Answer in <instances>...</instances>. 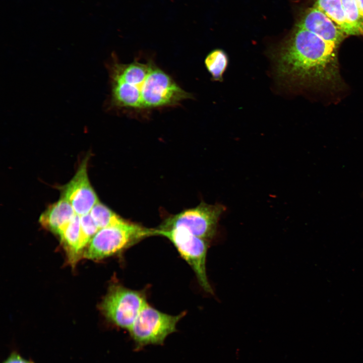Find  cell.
<instances>
[{"label": "cell", "instance_id": "15", "mask_svg": "<svg viewBox=\"0 0 363 363\" xmlns=\"http://www.w3.org/2000/svg\"><path fill=\"white\" fill-rule=\"evenodd\" d=\"M346 19L356 32L363 35V17L361 16L356 0H341Z\"/></svg>", "mask_w": 363, "mask_h": 363}, {"label": "cell", "instance_id": "8", "mask_svg": "<svg viewBox=\"0 0 363 363\" xmlns=\"http://www.w3.org/2000/svg\"><path fill=\"white\" fill-rule=\"evenodd\" d=\"M87 159L82 161L73 178L64 186L62 195V198L66 199L80 216L89 213L99 202L88 178Z\"/></svg>", "mask_w": 363, "mask_h": 363}, {"label": "cell", "instance_id": "10", "mask_svg": "<svg viewBox=\"0 0 363 363\" xmlns=\"http://www.w3.org/2000/svg\"><path fill=\"white\" fill-rule=\"evenodd\" d=\"M76 214L72 205L61 198L41 215L39 222L45 228L58 235Z\"/></svg>", "mask_w": 363, "mask_h": 363}, {"label": "cell", "instance_id": "9", "mask_svg": "<svg viewBox=\"0 0 363 363\" xmlns=\"http://www.w3.org/2000/svg\"><path fill=\"white\" fill-rule=\"evenodd\" d=\"M296 27L310 31L326 41L339 45L346 35L326 14L314 7L305 10Z\"/></svg>", "mask_w": 363, "mask_h": 363}, {"label": "cell", "instance_id": "7", "mask_svg": "<svg viewBox=\"0 0 363 363\" xmlns=\"http://www.w3.org/2000/svg\"><path fill=\"white\" fill-rule=\"evenodd\" d=\"M224 209L221 205H210L202 202L196 207L167 217L157 228L182 227L209 241L216 233L219 218Z\"/></svg>", "mask_w": 363, "mask_h": 363}, {"label": "cell", "instance_id": "14", "mask_svg": "<svg viewBox=\"0 0 363 363\" xmlns=\"http://www.w3.org/2000/svg\"><path fill=\"white\" fill-rule=\"evenodd\" d=\"M90 214L99 229L115 224L123 219L99 201L93 206Z\"/></svg>", "mask_w": 363, "mask_h": 363}, {"label": "cell", "instance_id": "13", "mask_svg": "<svg viewBox=\"0 0 363 363\" xmlns=\"http://www.w3.org/2000/svg\"><path fill=\"white\" fill-rule=\"evenodd\" d=\"M205 67L214 81H222L228 63L226 53L221 49H215L210 51L204 60Z\"/></svg>", "mask_w": 363, "mask_h": 363}, {"label": "cell", "instance_id": "12", "mask_svg": "<svg viewBox=\"0 0 363 363\" xmlns=\"http://www.w3.org/2000/svg\"><path fill=\"white\" fill-rule=\"evenodd\" d=\"M314 7L326 14L346 35H357L346 19L341 0H316Z\"/></svg>", "mask_w": 363, "mask_h": 363}, {"label": "cell", "instance_id": "18", "mask_svg": "<svg viewBox=\"0 0 363 363\" xmlns=\"http://www.w3.org/2000/svg\"><path fill=\"white\" fill-rule=\"evenodd\" d=\"M361 16L363 17V0H356Z\"/></svg>", "mask_w": 363, "mask_h": 363}, {"label": "cell", "instance_id": "17", "mask_svg": "<svg viewBox=\"0 0 363 363\" xmlns=\"http://www.w3.org/2000/svg\"><path fill=\"white\" fill-rule=\"evenodd\" d=\"M2 363H35L31 359L23 357L16 351H12Z\"/></svg>", "mask_w": 363, "mask_h": 363}, {"label": "cell", "instance_id": "2", "mask_svg": "<svg viewBox=\"0 0 363 363\" xmlns=\"http://www.w3.org/2000/svg\"><path fill=\"white\" fill-rule=\"evenodd\" d=\"M156 235L155 228H146L126 219L100 229L83 253L85 258L100 260L120 254L143 239Z\"/></svg>", "mask_w": 363, "mask_h": 363}, {"label": "cell", "instance_id": "6", "mask_svg": "<svg viewBox=\"0 0 363 363\" xmlns=\"http://www.w3.org/2000/svg\"><path fill=\"white\" fill-rule=\"evenodd\" d=\"M155 229L156 235L165 237L173 245L181 257L194 271L202 288L206 292L212 293L213 289L206 272L208 241L192 234L182 227Z\"/></svg>", "mask_w": 363, "mask_h": 363}, {"label": "cell", "instance_id": "3", "mask_svg": "<svg viewBox=\"0 0 363 363\" xmlns=\"http://www.w3.org/2000/svg\"><path fill=\"white\" fill-rule=\"evenodd\" d=\"M185 315V312L177 315L167 314L147 302L129 330L135 350L139 351L148 345H163L167 337L177 331L176 325Z\"/></svg>", "mask_w": 363, "mask_h": 363}, {"label": "cell", "instance_id": "5", "mask_svg": "<svg viewBox=\"0 0 363 363\" xmlns=\"http://www.w3.org/2000/svg\"><path fill=\"white\" fill-rule=\"evenodd\" d=\"M147 302L141 291L115 284L109 288L100 307L109 323L129 331Z\"/></svg>", "mask_w": 363, "mask_h": 363}, {"label": "cell", "instance_id": "16", "mask_svg": "<svg viewBox=\"0 0 363 363\" xmlns=\"http://www.w3.org/2000/svg\"><path fill=\"white\" fill-rule=\"evenodd\" d=\"M82 247L84 250L99 230L89 213L80 216Z\"/></svg>", "mask_w": 363, "mask_h": 363}, {"label": "cell", "instance_id": "4", "mask_svg": "<svg viewBox=\"0 0 363 363\" xmlns=\"http://www.w3.org/2000/svg\"><path fill=\"white\" fill-rule=\"evenodd\" d=\"M139 92L141 109L173 106L191 99L192 95L182 88L168 74L152 63Z\"/></svg>", "mask_w": 363, "mask_h": 363}, {"label": "cell", "instance_id": "1", "mask_svg": "<svg viewBox=\"0 0 363 363\" xmlns=\"http://www.w3.org/2000/svg\"><path fill=\"white\" fill-rule=\"evenodd\" d=\"M339 46L296 27L279 51V72L302 84L319 87L334 85L340 78Z\"/></svg>", "mask_w": 363, "mask_h": 363}, {"label": "cell", "instance_id": "11", "mask_svg": "<svg viewBox=\"0 0 363 363\" xmlns=\"http://www.w3.org/2000/svg\"><path fill=\"white\" fill-rule=\"evenodd\" d=\"M58 235L67 252L70 262L72 264H75L83 250L80 216L76 214Z\"/></svg>", "mask_w": 363, "mask_h": 363}]
</instances>
